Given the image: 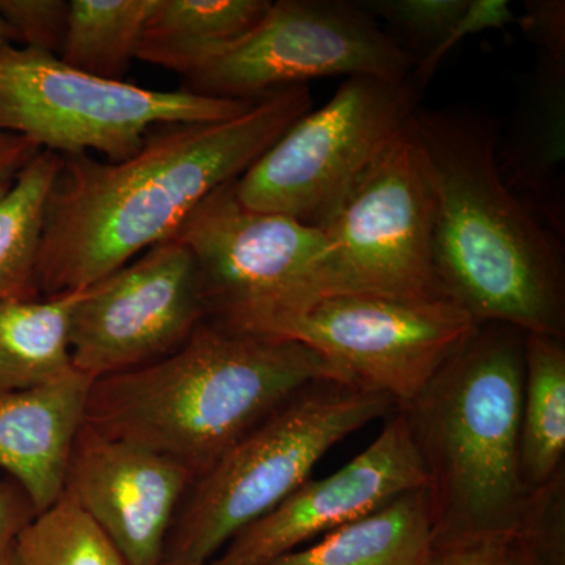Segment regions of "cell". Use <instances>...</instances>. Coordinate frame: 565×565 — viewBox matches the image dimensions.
Returning <instances> with one entry per match:
<instances>
[{
  "label": "cell",
  "mask_w": 565,
  "mask_h": 565,
  "mask_svg": "<svg viewBox=\"0 0 565 565\" xmlns=\"http://www.w3.org/2000/svg\"><path fill=\"white\" fill-rule=\"evenodd\" d=\"M311 107L310 87L299 85L230 120L154 126L125 161L62 156L36 267L40 297L90 288L172 239L212 192L243 177Z\"/></svg>",
  "instance_id": "cell-1"
},
{
  "label": "cell",
  "mask_w": 565,
  "mask_h": 565,
  "mask_svg": "<svg viewBox=\"0 0 565 565\" xmlns=\"http://www.w3.org/2000/svg\"><path fill=\"white\" fill-rule=\"evenodd\" d=\"M435 188V273L445 296L478 323L565 334L564 258L505 184L497 128L470 109L414 115Z\"/></svg>",
  "instance_id": "cell-2"
},
{
  "label": "cell",
  "mask_w": 565,
  "mask_h": 565,
  "mask_svg": "<svg viewBox=\"0 0 565 565\" xmlns=\"http://www.w3.org/2000/svg\"><path fill=\"white\" fill-rule=\"evenodd\" d=\"M316 382L348 384L299 341L212 319L158 362L93 382L85 423L177 460L195 479Z\"/></svg>",
  "instance_id": "cell-3"
},
{
  "label": "cell",
  "mask_w": 565,
  "mask_h": 565,
  "mask_svg": "<svg viewBox=\"0 0 565 565\" xmlns=\"http://www.w3.org/2000/svg\"><path fill=\"white\" fill-rule=\"evenodd\" d=\"M526 333L486 322L404 415L427 476L434 546L512 537L527 490L520 473Z\"/></svg>",
  "instance_id": "cell-4"
},
{
  "label": "cell",
  "mask_w": 565,
  "mask_h": 565,
  "mask_svg": "<svg viewBox=\"0 0 565 565\" xmlns=\"http://www.w3.org/2000/svg\"><path fill=\"white\" fill-rule=\"evenodd\" d=\"M393 412L392 397L340 382L297 393L195 479L163 565H210L234 535L307 482L330 449Z\"/></svg>",
  "instance_id": "cell-5"
},
{
  "label": "cell",
  "mask_w": 565,
  "mask_h": 565,
  "mask_svg": "<svg viewBox=\"0 0 565 565\" xmlns=\"http://www.w3.org/2000/svg\"><path fill=\"white\" fill-rule=\"evenodd\" d=\"M202 278L207 319L273 334L332 294V245L321 228L248 210L234 181L222 185L174 234Z\"/></svg>",
  "instance_id": "cell-6"
},
{
  "label": "cell",
  "mask_w": 565,
  "mask_h": 565,
  "mask_svg": "<svg viewBox=\"0 0 565 565\" xmlns=\"http://www.w3.org/2000/svg\"><path fill=\"white\" fill-rule=\"evenodd\" d=\"M255 103L102 79L57 55L0 44V131L28 137L61 156L98 152L107 162L125 161L154 126L225 121Z\"/></svg>",
  "instance_id": "cell-7"
},
{
  "label": "cell",
  "mask_w": 565,
  "mask_h": 565,
  "mask_svg": "<svg viewBox=\"0 0 565 565\" xmlns=\"http://www.w3.org/2000/svg\"><path fill=\"white\" fill-rule=\"evenodd\" d=\"M424 85L403 77H351L308 110L234 181L252 211L322 228L367 167L419 109Z\"/></svg>",
  "instance_id": "cell-8"
},
{
  "label": "cell",
  "mask_w": 565,
  "mask_h": 565,
  "mask_svg": "<svg viewBox=\"0 0 565 565\" xmlns=\"http://www.w3.org/2000/svg\"><path fill=\"white\" fill-rule=\"evenodd\" d=\"M416 58L360 2L278 0L239 43L184 77L182 90L258 102L322 77H403Z\"/></svg>",
  "instance_id": "cell-9"
},
{
  "label": "cell",
  "mask_w": 565,
  "mask_h": 565,
  "mask_svg": "<svg viewBox=\"0 0 565 565\" xmlns=\"http://www.w3.org/2000/svg\"><path fill=\"white\" fill-rule=\"evenodd\" d=\"M321 230L332 245L330 296L448 299L435 273L433 172L414 118Z\"/></svg>",
  "instance_id": "cell-10"
},
{
  "label": "cell",
  "mask_w": 565,
  "mask_h": 565,
  "mask_svg": "<svg viewBox=\"0 0 565 565\" xmlns=\"http://www.w3.org/2000/svg\"><path fill=\"white\" fill-rule=\"evenodd\" d=\"M481 323L448 299L379 294L326 297L273 337L299 341L337 367L349 385L414 401Z\"/></svg>",
  "instance_id": "cell-11"
},
{
  "label": "cell",
  "mask_w": 565,
  "mask_h": 565,
  "mask_svg": "<svg viewBox=\"0 0 565 565\" xmlns=\"http://www.w3.org/2000/svg\"><path fill=\"white\" fill-rule=\"evenodd\" d=\"M206 319L199 266L172 237L87 289L71 323L74 367L96 382L147 366Z\"/></svg>",
  "instance_id": "cell-12"
},
{
  "label": "cell",
  "mask_w": 565,
  "mask_h": 565,
  "mask_svg": "<svg viewBox=\"0 0 565 565\" xmlns=\"http://www.w3.org/2000/svg\"><path fill=\"white\" fill-rule=\"evenodd\" d=\"M418 489H427L426 470L408 424L396 411L363 452L333 475L308 479L234 535L210 565L273 563Z\"/></svg>",
  "instance_id": "cell-13"
},
{
  "label": "cell",
  "mask_w": 565,
  "mask_h": 565,
  "mask_svg": "<svg viewBox=\"0 0 565 565\" xmlns=\"http://www.w3.org/2000/svg\"><path fill=\"white\" fill-rule=\"evenodd\" d=\"M193 482L195 476L177 460L84 423L63 494L90 516L126 565H163L170 530Z\"/></svg>",
  "instance_id": "cell-14"
},
{
  "label": "cell",
  "mask_w": 565,
  "mask_h": 565,
  "mask_svg": "<svg viewBox=\"0 0 565 565\" xmlns=\"http://www.w3.org/2000/svg\"><path fill=\"white\" fill-rule=\"evenodd\" d=\"M92 385L74 370L47 385L0 393V470L24 490L36 515L62 498Z\"/></svg>",
  "instance_id": "cell-15"
},
{
  "label": "cell",
  "mask_w": 565,
  "mask_h": 565,
  "mask_svg": "<svg viewBox=\"0 0 565 565\" xmlns=\"http://www.w3.org/2000/svg\"><path fill=\"white\" fill-rule=\"evenodd\" d=\"M498 162L511 191L563 233L565 54H539L520 98L511 141L498 145Z\"/></svg>",
  "instance_id": "cell-16"
},
{
  "label": "cell",
  "mask_w": 565,
  "mask_h": 565,
  "mask_svg": "<svg viewBox=\"0 0 565 565\" xmlns=\"http://www.w3.org/2000/svg\"><path fill=\"white\" fill-rule=\"evenodd\" d=\"M433 552L429 494L418 489L266 565H429Z\"/></svg>",
  "instance_id": "cell-17"
},
{
  "label": "cell",
  "mask_w": 565,
  "mask_h": 565,
  "mask_svg": "<svg viewBox=\"0 0 565 565\" xmlns=\"http://www.w3.org/2000/svg\"><path fill=\"white\" fill-rule=\"evenodd\" d=\"M270 3V0H156L141 32L137 58L188 77L255 31Z\"/></svg>",
  "instance_id": "cell-18"
},
{
  "label": "cell",
  "mask_w": 565,
  "mask_h": 565,
  "mask_svg": "<svg viewBox=\"0 0 565 565\" xmlns=\"http://www.w3.org/2000/svg\"><path fill=\"white\" fill-rule=\"evenodd\" d=\"M87 289L0 302V393L47 385L76 370L71 323Z\"/></svg>",
  "instance_id": "cell-19"
},
{
  "label": "cell",
  "mask_w": 565,
  "mask_h": 565,
  "mask_svg": "<svg viewBox=\"0 0 565 565\" xmlns=\"http://www.w3.org/2000/svg\"><path fill=\"white\" fill-rule=\"evenodd\" d=\"M565 470V343L526 333L520 473L527 492Z\"/></svg>",
  "instance_id": "cell-20"
},
{
  "label": "cell",
  "mask_w": 565,
  "mask_h": 565,
  "mask_svg": "<svg viewBox=\"0 0 565 565\" xmlns=\"http://www.w3.org/2000/svg\"><path fill=\"white\" fill-rule=\"evenodd\" d=\"M61 166V154L41 150L0 199V302L40 297L36 267Z\"/></svg>",
  "instance_id": "cell-21"
},
{
  "label": "cell",
  "mask_w": 565,
  "mask_h": 565,
  "mask_svg": "<svg viewBox=\"0 0 565 565\" xmlns=\"http://www.w3.org/2000/svg\"><path fill=\"white\" fill-rule=\"evenodd\" d=\"M156 0H71L58 58L107 81H122L137 58Z\"/></svg>",
  "instance_id": "cell-22"
},
{
  "label": "cell",
  "mask_w": 565,
  "mask_h": 565,
  "mask_svg": "<svg viewBox=\"0 0 565 565\" xmlns=\"http://www.w3.org/2000/svg\"><path fill=\"white\" fill-rule=\"evenodd\" d=\"M14 565H126L107 535L62 494L18 535Z\"/></svg>",
  "instance_id": "cell-23"
},
{
  "label": "cell",
  "mask_w": 565,
  "mask_h": 565,
  "mask_svg": "<svg viewBox=\"0 0 565 565\" xmlns=\"http://www.w3.org/2000/svg\"><path fill=\"white\" fill-rule=\"evenodd\" d=\"M360 6L375 20H384L394 39L419 62L437 50L468 0H366Z\"/></svg>",
  "instance_id": "cell-24"
},
{
  "label": "cell",
  "mask_w": 565,
  "mask_h": 565,
  "mask_svg": "<svg viewBox=\"0 0 565 565\" xmlns=\"http://www.w3.org/2000/svg\"><path fill=\"white\" fill-rule=\"evenodd\" d=\"M512 544L542 565H565V470L527 492Z\"/></svg>",
  "instance_id": "cell-25"
},
{
  "label": "cell",
  "mask_w": 565,
  "mask_h": 565,
  "mask_svg": "<svg viewBox=\"0 0 565 565\" xmlns=\"http://www.w3.org/2000/svg\"><path fill=\"white\" fill-rule=\"evenodd\" d=\"M0 17L17 35L20 46L61 55L70 2L65 0H0Z\"/></svg>",
  "instance_id": "cell-26"
},
{
  "label": "cell",
  "mask_w": 565,
  "mask_h": 565,
  "mask_svg": "<svg viewBox=\"0 0 565 565\" xmlns=\"http://www.w3.org/2000/svg\"><path fill=\"white\" fill-rule=\"evenodd\" d=\"M515 21V11L508 0H468L467 9L456 24L449 29L448 35L438 44L437 50L430 52L426 58L418 62L414 74L424 87L433 79L435 71L445 61L460 41L471 35L493 29H504Z\"/></svg>",
  "instance_id": "cell-27"
},
{
  "label": "cell",
  "mask_w": 565,
  "mask_h": 565,
  "mask_svg": "<svg viewBox=\"0 0 565 565\" xmlns=\"http://www.w3.org/2000/svg\"><path fill=\"white\" fill-rule=\"evenodd\" d=\"M429 565H519L512 537L489 535L434 546Z\"/></svg>",
  "instance_id": "cell-28"
},
{
  "label": "cell",
  "mask_w": 565,
  "mask_h": 565,
  "mask_svg": "<svg viewBox=\"0 0 565 565\" xmlns=\"http://www.w3.org/2000/svg\"><path fill=\"white\" fill-rule=\"evenodd\" d=\"M522 25L533 36L539 51L565 54V3L563 0H535L526 3Z\"/></svg>",
  "instance_id": "cell-29"
},
{
  "label": "cell",
  "mask_w": 565,
  "mask_h": 565,
  "mask_svg": "<svg viewBox=\"0 0 565 565\" xmlns=\"http://www.w3.org/2000/svg\"><path fill=\"white\" fill-rule=\"evenodd\" d=\"M35 516L24 490L10 478L0 479V550L11 548Z\"/></svg>",
  "instance_id": "cell-30"
},
{
  "label": "cell",
  "mask_w": 565,
  "mask_h": 565,
  "mask_svg": "<svg viewBox=\"0 0 565 565\" xmlns=\"http://www.w3.org/2000/svg\"><path fill=\"white\" fill-rule=\"evenodd\" d=\"M41 151L28 137L0 131V199L13 188L28 163Z\"/></svg>",
  "instance_id": "cell-31"
},
{
  "label": "cell",
  "mask_w": 565,
  "mask_h": 565,
  "mask_svg": "<svg viewBox=\"0 0 565 565\" xmlns=\"http://www.w3.org/2000/svg\"><path fill=\"white\" fill-rule=\"evenodd\" d=\"M0 44H18L17 35L2 17H0Z\"/></svg>",
  "instance_id": "cell-32"
},
{
  "label": "cell",
  "mask_w": 565,
  "mask_h": 565,
  "mask_svg": "<svg viewBox=\"0 0 565 565\" xmlns=\"http://www.w3.org/2000/svg\"><path fill=\"white\" fill-rule=\"evenodd\" d=\"M13 548V546H11ZM11 548L0 550V565H14L13 552Z\"/></svg>",
  "instance_id": "cell-33"
},
{
  "label": "cell",
  "mask_w": 565,
  "mask_h": 565,
  "mask_svg": "<svg viewBox=\"0 0 565 565\" xmlns=\"http://www.w3.org/2000/svg\"><path fill=\"white\" fill-rule=\"evenodd\" d=\"M512 546H514V544H512ZM514 550H515L516 561H519V565H542V564H539L537 561L531 559L530 556H526V555H523V553H520L519 550L515 548V546H514Z\"/></svg>",
  "instance_id": "cell-34"
}]
</instances>
